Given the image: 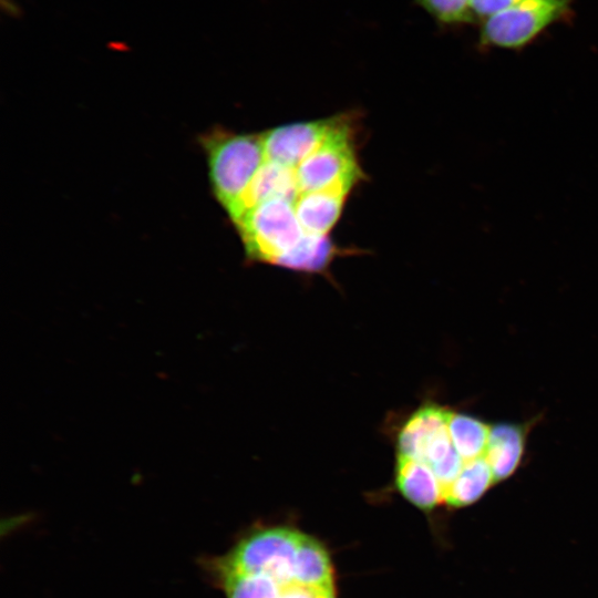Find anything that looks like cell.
I'll return each instance as SVG.
<instances>
[{
    "instance_id": "cell-11",
    "label": "cell",
    "mask_w": 598,
    "mask_h": 598,
    "mask_svg": "<svg viewBox=\"0 0 598 598\" xmlns=\"http://www.w3.org/2000/svg\"><path fill=\"white\" fill-rule=\"evenodd\" d=\"M526 429L523 424L497 423L491 426L485 458L494 483L509 477L523 457Z\"/></svg>"
},
{
    "instance_id": "cell-1",
    "label": "cell",
    "mask_w": 598,
    "mask_h": 598,
    "mask_svg": "<svg viewBox=\"0 0 598 598\" xmlns=\"http://www.w3.org/2000/svg\"><path fill=\"white\" fill-rule=\"evenodd\" d=\"M225 598H339L326 544L290 525H255L198 561Z\"/></svg>"
},
{
    "instance_id": "cell-10",
    "label": "cell",
    "mask_w": 598,
    "mask_h": 598,
    "mask_svg": "<svg viewBox=\"0 0 598 598\" xmlns=\"http://www.w3.org/2000/svg\"><path fill=\"white\" fill-rule=\"evenodd\" d=\"M348 196L332 190L298 195L293 204L303 231L307 235L329 236L342 214Z\"/></svg>"
},
{
    "instance_id": "cell-6",
    "label": "cell",
    "mask_w": 598,
    "mask_h": 598,
    "mask_svg": "<svg viewBox=\"0 0 598 598\" xmlns=\"http://www.w3.org/2000/svg\"><path fill=\"white\" fill-rule=\"evenodd\" d=\"M337 115L280 125L261 133L265 158L288 168H297L326 140Z\"/></svg>"
},
{
    "instance_id": "cell-13",
    "label": "cell",
    "mask_w": 598,
    "mask_h": 598,
    "mask_svg": "<svg viewBox=\"0 0 598 598\" xmlns=\"http://www.w3.org/2000/svg\"><path fill=\"white\" fill-rule=\"evenodd\" d=\"M494 484V477L485 456L465 462L461 473L445 491L443 505L457 509L478 501L488 487Z\"/></svg>"
},
{
    "instance_id": "cell-12",
    "label": "cell",
    "mask_w": 598,
    "mask_h": 598,
    "mask_svg": "<svg viewBox=\"0 0 598 598\" xmlns=\"http://www.w3.org/2000/svg\"><path fill=\"white\" fill-rule=\"evenodd\" d=\"M344 249L331 241L329 236L305 235L299 244L279 258L275 266L305 274H326L332 261Z\"/></svg>"
},
{
    "instance_id": "cell-5",
    "label": "cell",
    "mask_w": 598,
    "mask_h": 598,
    "mask_svg": "<svg viewBox=\"0 0 598 598\" xmlns=\"http://www.w3.org/2000/svg\"><path fill=\"white\" fill-rule=\"evenodd\" d=\"M569 0H524L483 21V47L520 49L569 13Z\"/></svg>"
},
{
    "instance_id": "cell-14",
    "label": "cell",
    "mask_w": 598,
    "mask_h": 598,
    "mask_svg": "<svg viewBox=\"0 0 598 598\" xmlns=\"http://www.w3.org/2000/svg\"><path fill=\"white\" fill-rule=\"evenodd\" d=\"M447 429L454 448L470 462L485 456L491 426L480 419L457 412H450Z\"/></svg>"
},
{
    "instance_id": "cell-9",
    "label": "cell",
    "mask_w": 598,
    "mask_h": 598,
    "mask_svg": "<svg viewBox=\"0 0 598 598\" xmlns=\"http://www.w3.org/2000/svg\"><path fill=\"white\" fill-rule=\"evenodd\" d=\"M297 196L295 169L265 159L243 195L231 221L262 202L285 198L295 203Z\"/></svg>"
},
{
    "instance_id": "cell-4",
    "label": "cell",
    "mask_w": 598,
    "mask_h": 598,
    "mask_svg": "<svg viewBox=\"0 0 598 598\" xmlns=\"http://www.w3.org/2000/svg\"><path fill=\"white\" fill-rule=\"evenodd\" d=\"M250 261L276 265L303 238L295 204L285 198L262 202L234 223Z\"/></svg>"
},
{
    "instance_id": "cell-2",
    "label": "cell",
    "mask_w": 598,
    "mask_h": 598,
    "mask_svg": "<svg viewBox=\"0 0 598 598\" xmlns=\"http://www.w3.org/2000/svg\"><path fill=\"white\" fill-rule=\"evenodd\" d=\"M214 197L229 218L265 162L261 134L213 128L200 137Z\"/></svg>"
},
{
    "instance_id": "cell-3",
    "label": "cell",
    "mask_w": 598,
    "mask_h": 598,
    "mask_svg": "<svg viewBox=\"0 0 598 598\" xmlns=\"http://www.w3.org/2000/svg\"><path fill=\"white\" fill-rule=\"evenodd\" d=\"M355 128L352 114L337 115L326 140L295 168L298 195L320 190L349 195L363 179L357 154Z\"/></svg>"
},
{
    "instance_id": "cell-8",
    "label": "cell",
    "mask_w": 598,
    "mask_h": 598,
    "mask_svg": "<svg viewBox=\"0 0 598 598\" xmlns=\"http://www.w3.org/2000/svg\"><path fill=\"white\" fill-rule=\"evenodd\" d=\"M394 486L406 502L425 514L443 505L441 486L423 462L396 457Z\"/></svg>"
},
{
    "instance_id": "cell-15",
    "label": "cell",
    "mask_w": 598,
    "mask_h": 598,
    "mask_svg": "<svg viewBox=\"0 0 598 598\" xmlns=\"http://www.w3.org/2000/svg\"><path fill=\"white\" fill-rule=\"evenodd\" d=\"M436 22L445 25L471 23L475 19L471 0H415Z\"/></svg>"
},
{
    "instance_id": "cell-7",
    "label": "cell",
    "mask_w": 598,
    "mask_h": 598,
    "mask_svg": "<svg viewBox=\"0 0 598 598\" xmlns=\"http://www.w3.org/2000/svg\"><path fill=\"white\" fill-rule=\"evenodd\" d=\"M451 410L425 402L412 412L396 435V457L422 461L429 445L444 431Z\"/></svg>"
},
{
    "instance_id": "cell-17",
    "label": "cell",
    "mask_w": 598,
    "mask_h": 598,
    "mask_svg": "<svg viewBox=\"0 0 598 598\" xmlns=\"http://www.w3.org/2000/svg\"><path fill=\"white\" fill-rule=\"evenodd\" d=\"M1 6L2 10L13 18H20L22 16L21 8L12 0H1Z\"/></svg>"
},
{
    "instance_id": "cell-16",
    "label": "cell",
    "mask_w": 598,
    "mask_h": 598,
    "mask_svg": "<svg viewBox=\"0 0 598 598\" xmlns=\"http://www.w3.org/2000/svg\"><path fill=\"white\" fill-rule=\"evenodd\" d=\"M524 0H471L474 19L485 20L494 14L508 10Z\"/></svg>"
}]
</instances>
